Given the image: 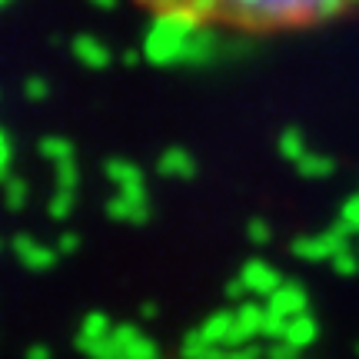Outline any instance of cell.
<instances>
[{
	"mask_svg": "<svg viewBox=\"0 0 359 359\" xmlns=\"http://www.w3.org/2000/svg\"><path fill=\"white\" fill-rule=\"evenodd\" d=\"M90 4H93L97 11H116V4H120V0H90Z\"/></svg>",
	"mask_w": 359,
	"mask_h": 359,
	"instance_id": "cell-34",
	"label": "cell"
},
{
	"mask_svg": "<svg viewBox=\"0 0 359 359\" xmlns=\"http://www.w3.org/2000/svg\"><path fill=\"white\" fill-rule=\"evenodd\" d=\"M339 219L346 223L353 233H359V193L356 196H349L346 203H343V210H339Z\"/></svg>",
	"mask_w": 359,
	"mask_h": 359,
	"instance_id": "cell-25",
	"label": "cell"
},
{
	"mask_svg": "<svg viewBox=\"0 0 359 359\" xmlns=\"http://www.w3.org/2000/svg\"><path fill=\"white\" fill-rule=\"evenodd\" d=\"M233 323H236V309H219V313H213V316H206L203 326H200V333L206 336L210 346L223 349L226 346V339H230V333H233Z\"/></svg>",
	"mask_w": 359,
	"mask_h": 359,
	"instance_id": "cell-13",
	"label": "cell"
},
{
	"mask_svg": "<svg viewBox=\"0 0 359 359\" xmlns=\"http://www.w3.org/2000/svg\"><path fill=\"white\" fill-rule=\"evenodd\" d=\"M140 7L163 17L180 13L193 24L230 27L240 34H280L296 27L336 20L359 0H137Z\"/></svg>",
	"mask_w": 359,
	"mask_h": 359,
	"instance_id": "cell-1",
	"label": "cell"
},
{
	"mask_svg": "<svg viewBox=\"0 0 359 359\" xmlns=\"http://www.w3.org/2000/svg\"><path fill=\"white\" fill-rule=\"evenodd\" d=\"M266 309L269 313H276V316L293 320V316L309 313V296H306V290H303L299 283H283L276 293L266 296Z\"/></svg>",
	"mask_w": 359,
	"mask_h": 359,
	"instance_id": "cell-7",
	"label": "cell"
},
{
	"mask_svg": "<svg viewBox=\"0 0 359 359\" xmlns=\"http://www.w3.org/2000/svg\"><path fill=\"white\" fill-rule=\"evenodd\" d=\"M276 147H280V154L286 156L290 163H299V160L309 154V150H306V137H303V130H299V127H286V130H283Z\"/></svg>",
	"mask_w": 359,
	"mask_h": 359,
	"instance_id": "cell-17",
	"label": "cell"
},
{
	"mask_svg": "<svg viewBox=\"0 0 359 359\" xmlns=\"http://www.w3.org/2000/svg\"><path fill=\"white\" fill-rule=\"evenodd\" d=\"M7 167H11V140H7V133L0 130V177L7 173Z\"/></svg>",
	"mask_w": 359,
	"mask_h": 359,
	"instance_id": "cell-29",
	"label": "cell"
},
{
	"mask_svg": "<svg viewBox=\"0 0 359 359\" xmlns=\"http://www.w3.org/2000/svg\"><path fill=\"white\" fill-rule=\"evenodd\" d=\"M74 193L77 190H57V196L50 200V217H57V219L70 217V210H74Z\"/></svg>",
	"mask_w": 359,
	"mask_h": 359,
	"instance_id": "cell-23",
	"label": "cell"
},
{
	"mask_svg": "<svg viewBox=\"0 0 359 359\" xmlns=\"http://www.w3.org/2000/svg\"><path fill=\"white\" fill-rule=\"evenodd\" d=\"M210 349H217V346H210L206 336L200 333V330H193V333H187L183 343H180V359H200V356H206Z\"/></svg>",
	"mask_w": 359,
	"mask_h": 359,
	"instance_id": "cell-18",
	"label": "cell"
},
{
	"mask_svg": "<svg viewBox=\"0 0 359 359\" xmlns=\"http://www.w3.org/2000/svg\"><path fill=\"white\" fill-rule=\"evenodd\" d=\"M107 213L116 223H127V226H143L150 219V196L147 187H133V190H116V196L107 203Z\"/></svg>",
	"mask_w": 359,
	"mask_h": 359,
	"instance_id": "cell-4",
	"label": "cell"
},
{
	"mask_svg": "<svg viewBox=\"0 0 359 359\" xmlns=\"http://www.w3.org/2000/svg\"><path fill=\"white\" fill-rule=\"evenodd\" d=\"M103 173L107 180L114 183L116 190H133V187H147V177H143V170L133 163V160H123V156H114V160H107L103 163Z\"/></svg>",
	"mask_w": 359,
	"mask_h": 359,
	"instance_id": "cell-9",
	"label": "cell"
},
{
	"mask_svg": "<svg viewBox=\"0 0 359 359\" xmlns=\"http://www.w3.org/2000/svg\"><path fill=\"white\" fill-rule=\"evenodd\" d=\"M13 253L30 269H47V266H53V259H57V250L37 243V240H30V236H17V240H13Z\"/></svg>",
	"mask_w": 359,
	"mask_h": 359,
	"instance_id": "cell-11",
	"label": "cell"
},
{
	"mask_svg": "<svg viewBox=\"0 0 359 359\" xmlns=\"http://www.w3.org/2000/svg\"><path fill=\"white\" fill-rule=\"evenodd\" d=\"M27 359H50V349H47V346H34L30 353H27Z\"/></svg>",
	"mask_w": 359,
	"mask_h": 359,
	"instance_id": "cell-32",
	"label": "cell"
},
{
	"mask_svg": "<svg viewBox=\"0 0 359 359\" xmlns=\"http://www.w3.org/2000/svg\"><path fill=\"white\" fill-rule=\"evenodd\" d=\"M24 200H27V183L24 180H11L7 183V203L17 210V206H24Z\"/></svg>",
	"mask_w": 359,
	"mask_h": 359,
	"instance_id": "cell-27",
	"label": "cell"
},
{
	"mask_svg": "<svg viewBox=\"0 0 359 359\" xmlns=\"http://www.w3.org/2000/svg\"><path fill=\"white\" fill-rule=\"evenodd\" d=\"M27 93H30V97H34V100H43V97H47V83H43V80H27Z\"/></svg>",
	"mask_w": 359,
	"mask_h": 359,
	"instance_id": "cell-30",
	"label": "cell"
},
{
	"mask_svg": "<svg viewBox=\"0 0 359 359\" xmlns=\"http://www.w3.org/2000/svg\"><path fill=\"white\" fill-rule=\"evenodd\" d=\"M80 246V236H74V233H64V240H60V246H57V253H74Z\"/></svg>",
	"mask_w": 359,
	"mask_h": 359,
	"instance_id": "cell-31",
	"label": "cell"
},
{
	"mask_svg": "<svg viewBox=\"0 0 359 359\" xmlns=\"http://www.w3.org/2000/svg\"><path fill=\"white\" fill-rule=\"evenodd\" d=\"M246 236H250V243H253V246H266L269 240H273V230H269L266 219H250Z\"/></svg>",
	"mask_w": 359,
	"mask_h": 359,
	"instance_id": "cell-24",
	"label": "cell"
},
{
	"mask_svg": "<svg viewBox=\"0 0 359 359\" xmlns=\"http://www.w3.org/2000/svg\"><path fill=\"white\" fill-rule=\"evenodd\" d=\"M240 283L246 286V293L250 296L266 299V296L276 293L286 280H283V273L273 266V263H266V259H250V263L240 269Z\"/></svg>",
	"mask_w": 359,
	"mask_h": 359,
	"instance_id": "cell-5",
	"label": "cell"
},
{
	"mask_svg": "<svg viewBox=\"0 0 359 359\" xmlns=\"http://www.w3.org/2000/svg\"><path fill=\"white\" fill-rule=\"evenodd\" d=\"M0 4H4V0H0Z\"/></svg>",
	"mask_w": 359,
	"mask_h": 359,
	"instance_id": "cell-35",
	"label": "cell"
},
{
	"mask_svg": "<svg viewBox=\"0 0 359 359\" xmlns=\"http://www.w3.org/2000/svg\"><path fill=\"white\" fill-rule=\"evenodd\" d=\"M74 53H77L80 64H87L90 70H107L110 60H114L110 47H107L103 40H97V37H77L74 40Z\"/></svg>",
	"mask_w": 359,
	"mask_h": 359,
	"instance_id": "cell-12",
	"label": "cell"
},
{
	"mask_svg": "<svg viewBox=\"0 0 359 359\" xmlns=\"http://www.w3.org/2000/svg\"><path fill=\"white\" fill-rule=\"evenodd\" d=\"M286 326H290V320H286V316H276V313H269V309H266V323H263V339H273V343H280L283 336H286Z\"/></svg>",
	"mask_w": 359,
	"mask_h": 359,
	"instance_id": "cell-21",
	"label": "cell"
},
{
	"mask_svg": "<svg viewBox=\"0 0 359 359\" xmlns=\"http://www.w3.org/2000/svg\"><path fill=\"white\" fill-rule=\"evenodd\" d=\"M40 154L47 156V160H53V163H67V160H74V147L67 140H60V137H57V140L50 137V140H43Z\"/></svg>",
	"mask_w": 359,
	"mask_h": 359,
	"instance_id": "cell-19",
	"label": "cell"
},
{
	"mask_svg": "<svg viewBox=\"0 0 359 359\" xmlns=\"http://www.w3.org/2000/svg\"><path fill=\"white\" fill-rule=\"evenodd\" d=\"M266 359H299V349H293L290 343H273L266 349Z\"/></svg>",
	"mask_w": 359,
	"mask_h": 359,
	"instance_id": "cell-28",
	"label": "cell"
},
{
	"mask_svg": "<svg viewBox=\"0 0 359 359\" xmlns=\"http://www.w3.org/2000/svg\"><path fill=\"white\" fill-rule=\"evenodd\" d=\"M200 24H193L190 17H180V13H163L154 17V24L143 37V60L154 67H177L187 57L193 30Z\"/></svg>",
	"mask_w": 359,
	"mask_h": 359,
	"instance_id": "cell-2",
	"label": "cell"
},
{
	"mask_svg": "<svg viewBox=\"0 0 359 359\" xmlns=\"http://www.w3.org/2000/svg\"><path fill=\"white\" fill-rule=\"evenodd\" d=\"M114 326H116V323L110 320L107 313H87V316H83V323H80L77 346H83V343H97V339L114 336Z\"/></svg>",
	"mask_w": 359,
	"mask_h": 359,
	"instance_id": "cell-15",
	"label": "cell"
},
{
	"mask_svg": "<svg viewBox=\"0 0 359 359\" xmlns=\"http://www.w3.org/2000/svg\"><path fill=\"white\" fill-rule=\"evenodd\" d=\"M57 187H60V190H77L80 187V173H77V163H74V160L57 163Z\"/></svg>",
	"mask_w": 359,
	"mask_h": 359,
	"instance_id": "cell-22",
	"label": "cell"
},
{
	"mask_svg": "<svg viewBox=\"0 0 359 359\" xmlns=\"http://www.w3.org/2000/svg\"><path fill=\"white\" fill-rule=\"evenodd\" d=\"M217 53V37H213V27L210 24H200L193 30L190 37V47H187V57H183V67H203L213 60Z\"/></svg>",
	"mask_w": 359,
	"mask_h": 359,
	"instance_id": "cell-10",
	"label": "cell"
},
{
	"mask_svg": "<svg viewBox=\"0 0 359 359\" xmlns=\"http://www.w3.org/2000/svg\"><path fill=\"white\" fill-rule=\"evenodd\" d=\"M316 336H320L316 320H313L309 313H303V316H293V320H290L286 336H283L280 343H290L293 349H306V346H313V343H316Z\"/></svg>",
	"mask_w": 359,
	"mask_h": 359,
	"instance_id": "cell-14",
	"label": "cell"
},
{
	"mask_svg": "<svg viewBox=\"0 0 359 359\" xmlns=\"http://www.w3.org/2000/svg\"><path fill=\"white\" fill-rule=\"evenodd\" d=\"M330 263H333V269L339 273V276H353V273L359 269V250L346 246V250H339V253H336Z\"/></svg>",
	"mask_w": 359,
	"mask_h": 359,
	"instance_id": "cell-20",
	"label": "cell"
},
{
	"mask_svg": "<svg viewBox=\"0 0 359 359\" xmlns=\"http://www.w3.org/2000/svg\"><path fill=\"white\" fill-rule=\"evenodd\" d=\"M143 320H156V316H160V309H156V303H143Z\"/></svg>",
	"mask_w": 359,
	"mask_h": 359,
	"instance_id": "cell-33",
	"label": "cell"
},
{
	"mask_svg": "<svg viewBox=\"0 0 359 359\" xmlns=\"http://www.w3.org/2000/svg\"><path fill=\"white\" fill-rule=\"evenodd\" d=\"M236 309V323H233V333L226 339L223 349H236L253 343L257 336H263V323H266V303H257V299H243Z\"/></svg>",
	"mask_w": 359,
	"mask_h": 359,
	"instance_id": "cell-3",
	"label": "cell"
},
{
	"mask_svg": "<svg viewBox=\"0 0 359 359\" xmlns=\"http://www.w3.org/2000/svg\"><path fill=\"white\" fill-rule=\"evenodd\" d=\"M296 170H299L306 180H326L336 173V160L330 154H306L299 163H296Z\"/></svg>",
	"mask_w": 359,
	"mask_h": 359,
	"instance_id": "cell-16",
	"label": "cell"
},
{
	"mask_svg": "<svg viewBox=\"0 0 359 359\" xmlns=\"http://www.w3.org/2000/svg\"><path fill=\"white\" fill-rule=\"evenodd\" d=\"M114 343L120 349V359H160V346L130 323H116L114 326Z\"/></svg>",
	"mask_w": 359,
	"mask_h": 359,
	"instance_id": "cell-6",
	"label": "cell"
},
{
	"mask_svg": "<svg viewBox=\"0 0 359 359\" xmlns=\"http://www.w3.org/2000/svg\"><path fill=\"white\" fill-rule=\"evenodd\" d=\"M156 170H160V177H167V180H190V177H196V160L183 147H170V150L160 154Z\"/></svg>",
	"mask_w": 359,
	"mask_h": 359,
	"instance_id": "cell-8",
	"label": "cell"
},
{
	"mask_svg": "<svg viewBox=\"0 0 359 359\" xmlns=\"http://www.w3.org/2000/svg\"><path fill=\"white\" fill-rule=\"evenodd\" d=\"M223 359H266V353L253 343H246V346H236V349H223Z\"/></svg>",
	"mask_w": 359,
	"mask_h": 359,
	"instance_id": "cell-26",
	"label": "cell"
}]
</instances>
